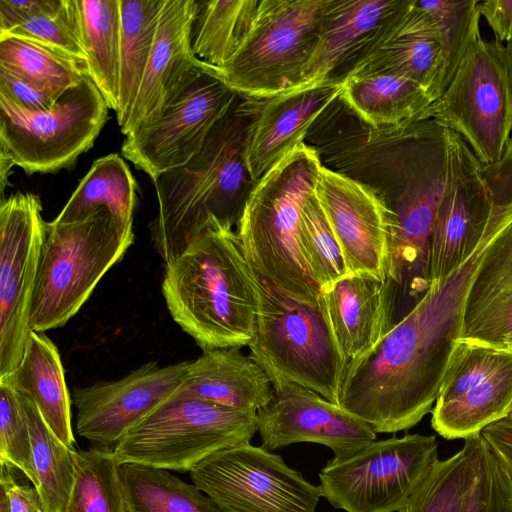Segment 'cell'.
I'll list each match as a JSON object with an SVG mask.
<instances>
[{
	"label": "cell",
	"mask_w": 512,
	"mask_h": 512,
	"mask_svg": "<svg viewBox=\"0 0 512 512\" xmlns=\"http://www.w3.org/2000/svg\"><path fill=\"white\" fill-rule=\"evenodd\" d=\"M470 469L460 512H512V486L481 433L467 437Z\"/></svg>",
	"instance_id": "obj_38"
},
{
	"label": "cell",
	"mask_w": 512,
	"mask_h": 512,
	"mask_svg": "<svg viewBox=\"0 0 512 512\" xmlns=\"http://www.w3.org/2000/svg\"><path fill=\"white\" fill-rule=\"evenodd\" d=\"M29 398L51 431L75 450L71 404L57 346L44 332L31 331L19 366L0 378Z\"/></svg>",
	"instance_id": "obj_26"
},
{
	"label": "cell",
	"mask_w": 512,
	"mask_h": 512,
	"mask_svg": "<svg viewBox=\"0 0 512 512\" xmlns=\"http://www.w3.org/2000/svg\"><path fill=\"white\" fill-rule=\"evenodd\" d=\"M257 411L172 395L128 431L113 447L119 464L190 472L212 454L250 443Z\"/></svg>",
	"instance_id": "obj_7"
},
{
	"label": "cell",
	"mask_w": 512,
	"mask_h": 512,
	"mask_svg": "<svg viewBox=\"0 0 512 512\" xmlns=\"http://www.w3.org/2000/svg\"><path fill=\"white\" fill-rule=\"evenodd\" d=\"M370 73L412 80L436 101L444 92L447 60L439 28L416 0H405L344 68L339 79Z\"/></svg>",
	"instance_id": "obj_19"
},
{
	"label": "cell",
	"mask_w": 512,
	"mask_h": 512,
	"mask_svg": "<svg viewBox=\"0 0 512 512\" xmlns=\"http://www.w3.org/2000/svg\"><path fill=\"white\" fill-rule=\"evenodd\" d=\"M439 460L434 435L373 441L330 460L319 473L321 494L346 512H399Z\"/></svg>",
	"instance_id": "obj_11"
},
{
	"label": "cell",
	"mask_w": 512,
	"mask_h": 512,
	"mask_svg": "<svg viewBox=\"0 0 512 512\" xmlns=\"http://www.w3.org/2000/svg\"><path fill=\"white\" fill-rule=\"evenodd\" d=\"M0 512H11L10 502L7 492L3 486L0 485Z\"/></svg>",
	"instance_id": "obj_50"
},
{
	"label": "cell",
	"mask_w": 512,
	"mask_h": 512,
	"mask_svg": "<svg viewBox=\"0 0 512 512\" xmlns=\"http://www.w3.org/2000/svg\"><path fill=\"white\" fill-rule=\"evenodd\" d=\"M1 465L0 485L7 492L11 512H43L41 500L35 487L18 483L7 464Z\"/></svg>",
	"instance_id": "obj_47"
},
{
	"label": "cell",
	"mask_w": 512,
	"mask_h": 512,
	"mask_svg": "<svg viewBox=\"0 0 512 512\" xmlns=\"http://www.w3.org/2000/svg\"><path fill=\"white\" fill-rule=\"evenodd\" d=\"M494 209L482 164L460 135L449 130L448 176L430 238L429 282L458 267L482 239Z\"/></svg>",
	"instance_id": "obj_15"
},
{
	"label": "cell",
	"mask_w": 512,
	"mask_h": 512,
	"mask_svg": "<svg viewBox=\"0 0 512 512\" xmlns=\"http://www.w3.org/2000/svg\"><path fill=\"white\" fill-rule=\"evenodd\" d=\"M0 67L48 91L56 100L87 77L86 67L30 39L0 37Z\"/></svg>",
	"instance_id": "obj_35"
},
{
	"label": "cell",
	"mask_w": 512,
	"mask_h": 512,
	"mask_svg": "<svg viewBox=\"0 0 512 512\" xmlns=\"http://www.w3.org/2000/svg\"><path fill=\"white\" fill-rule=\"evenodd\" d=\"M503 54L512 86V39L509 42H507L506 46L503 48Z\"/></svg>",
	"instance_id": "obj_49"
},
{
	"label": "cell",
	"mask_w": 512,
	"mask_h": 512,
	"mask_svg": "<svg viewBox=\"0 0 512 512\" xmlns=\"http://www.w3.org/2000/svg\"><path fill=\"white\" fill-rule=\"evenodd\" d=\"M322 293L348 364L369 352L399 321V294L390 279L348 274Z\"/></svg>",
	"instance_id": "obj_22"
},
{
	"label": "cell",
	"mask_w": 512,
	"mask_h": 512,
	"mask_svg": "<svg viewBox=\"0 0 512 512\" xmlns=\"http://www.w3.org/2000/svg\"><path fill=\"white\" fill-rule=\"evenodd\" d=\"M512 336V224L488 250L471 285L463 338L506 347ZM508 348V347H507Z\"/></svg>",
	"instance_id": "obj_25"
},
{
	"label": "cell",
	"mask_w": 512,
	"mask_h": 512,
	"mask_svg": "<svg viewBox=\"0 0 512 512\" xmlns=\"http://www.w3.org/2000/svg\"><path fill=\"white\" fill-rule=\"evenodd\" d=\"M322 164L316 148L296 145L257 180L236 225L242 252L256 273L281 293L310 304L321 291L303 263L297 233Z\"/></svg>",
	"instance_id": "obj_4"
},
{
	"label": "cell",
	"mask_w": 512,
	"mask_h": 512,
	"mask_svg": "<svg viewBox=\"0 0 512 512\" xmlns=\"http://www.w3.org/2000/svg\"><path fill=\"white\" fill-rule=\"evenodd\" d=\"M119 473L126 512H223L198 488L169 470L122 463Z\"/></svg>",
	"instance_id": "obj_32"
},
{
	"label": "cell",
	"mask_w": 512,
	"mask_h": 512,
	"mask_svg": "<svg viewBox=\"0 0 512 512\" xmlns=\"http://www.w3.org/2000/svg\"><path fill=\"white\" fill-rule=\"evenodd\" d=\"M314 192L349 273L386 281L390 270L392 213L385 202L366 184L324 163Z\"/></svg>",
	"instance_id": "obj_16"
},
{
	"label": "cell",
	"mask_w": 512,
	"mask_h": 512,
	"mask_svg": "<svg viewBox=\"0 0 512 512\" xmlns=\"http://www.w3.org/2000/svg\"><path fill=\"white\" fill-rule=\"evenodd\" d=\"M136 203V181L122 157L113 153L93 162L52 221L59 224L79 222L105 207L123 230L133 231Z\"/></svg>",
	"instance_id": "obj_29"
},
{
	"label": "cell",
	"mask_w": 512,
	"mask_h": 512,
	"mask_svg": "<svg viewBox=\"0 0 512 512\" xmlns=\"http://www.w3.org/2000/svg\"><path fill=\"white\" fill-rule=\"evenodd\" d=\"M238 96L217 76L201 71L157 119L125 136L122 156L156 180L199 152Z\"/></svg>",
	"instance_id": "obj_14"
},
{
	"label": "cell",
	"mask_w": 512,
	"mask_h": 512,
	"mask_svg": "<svg viewBox=\"0 0 512 512\" xmlns=\"http://www.w3.org/2000/svg\"><path fill=\"white\" fill-rule=\"evenodd\" d=\"M4 36L33 40L86 67V55L70 14L68 0H63L58 13L26 17L0 33V37Z\"/></svg>",
	"instance_id": "obj_43"
},
{
	"label": "cell",
	"mask_w": 512,
	"mask_h": 512,
	"mask_svg": "<svg viewBox=\"0 0 512 512\" xmlns=\"http://www.w3.org/2000/svg\"><path fill=\"white\" fill-rule=\"evenodd\" d=\"M164 0H121V55L119 102L116 112L121 128L139 93L153 50Z\"/></svg>",
	"instance_id": "obj_33"
},
{
	"label": "cell",
	"mask_w": 512,
	"mask_h": 512,
	"mask_svg": "<svg viewBox=\"0 0 512 512\" xmlns=\"http://www.w3.org/2000/svg\"><path fill=\"white\" fill-rule=\"evenodd\" d=\"M253 105L239 95L199 152L153 181L158 208L150 234L165 264L204 233L210 216L228 227L237 225L255 184L245 161Z\"/></svg>",
	"instance_id": "obj_2"
},
{
	"label": "cell",
	"mask_w": 512,
	"mask_h": 512,
	"mask_svg": "<svg viewBox=\"0 0 512 512\" xmlns=\"http://www.w3.org/2000/svg\"><path fill=\"white\" fill-rule=\"evenodd\" d=\"M74 478L64 512H126L119 463L112 451H73Z\"/></svg>",
	"instance_id": "obj_36"
},
{
	"label": "cell",
	"mask_w": 512,
	"mask_h": 512,
	"mask_svg": "<svg viewBox=\"0 0 512 512\" xmlns=\"http://www.w3.org/2000/svg\"><path fill=\"white\" fill-rule=\"evenodd\" d=\"M504 46L479 32L426 119L462 137L483 164L499 161L512 133V86Z\"/></svg>",
	"instance_id": "obj_10"
},
{
	"label": "cell",
	"mask_w": 512,
	"mask_h": 512,
	"mask_svg": "<svg viewBox=\"0 0 512 512\" xmlns=\"http://www.w3.org/2000/svg\"><path fill=\"white\" fill-rule=\"evenodd\" d=\"M330 0H260L241 48L211 73L241 97L263 100L298 87Z\"/></svg>",
	"instance_id": "obj_8"
},
{
	"label": "cell",
	"mask_w": 512,
	"mask_h": 512,
	"mask_svg": "<svg viewBox=\"0 0 512 512\" xmlns=\"http://www.w3.org/2000/svg\"><path fill=\"white\" fill-rule=\"evenodd\" d=\"M256 298L250 357L272 386L295 383L338 404L348 361L334 333L323 293L300 302L264 281L250 266Z\"/></svg>",
	"instance_id": "obj_5"
},
{
	"label": "cell",
	"mask_w": 512,
	"mask_h": 512,
	"mask_svg": "<svg viewBox=\"0 0 512 512\" xmlns=\"http://www.w3.org/2000/svg\"><path fill=\"white\" fill-rule=\"evenodd\" d=\"M161 289L173 320L202 350L251 342L256 298L250 265L236 231L214 216L203 234L165 264Z\"/></svg>",
	"instance_id": "obj_3"
},
{
	"label": "cell",
	"mask_w": 512,
	"mask_h": 512,
	"mask_svg": "<svg viewBox=\"0 0 512 512\" xmlns=\"http://www.w3.org/2000/svg\"><path fill=\"white\" fill-rule=\"evenodd\" d=\"M190 477L223 512H316L322 496L280 455L250 443L212 454Z\"/></svg>",
	"instance_id": "obj_12"
},
{
	"label": "cell",
	"mask_w": 512,
	"mask_h": 512,
	"mask_svg": "<svg viewBox=\"0 0 512 512\" xmlns=\"http://www.w3.org/2000/svg\"><path fill=\"white\" fill-rule=\"evenodd\" d=\"M273 386L265 371L240 348L203 350L189 361L176 394L225 407L258 411L273 397Z\"/></svg>",
	"instance_id": "obj_24"
},
{
	"label": "cell",
	"mask_w": 512,
	"mask_h": 512,
	"mask_svg": "<svg viewBox=\"0 0 512 512\" xmlns=\"http://www.w3.org/2000/svg\"><path fill=\"white\" fill-rule=\"evenodd\" d=\"M189 361L164 367L143 364L121 379L74 388L76 431L91 443L113 447L134 426L176 393Z\"/></svg>",
	"instance_id": "obj_17"
},
{
	"label": "cell",
	"mask_w": 512,
	"mask_h": 512,
	"mask_svg": "<svg viewBox=\"0 0 512 512\" xmlns=\"http://www.w3.org/2000/svg\"><path fill=\"white\" fill-rule=\"evenodd\" d=\"M343 80L329 78L311 86L253 100L248 126L245 161L252 180H257L296 145L340 97Z\"/></svg>",
	"instance_id": "obj_21"
},
{
	"label": "cell",
	"mask_w": 512,
	"mask_h": 512,
	"mask_svg": "<svg viewBox=\"0 0 512 512\" xmlns=\"http://www.w3.org/2000/svg\"><path fill=\"white\" fill-rule=\"evenodd\" d=\"M2 463L18 468L35 486L26 415L18 392L12 384L4 380H0V464Z\"/></svg>",
	"instance_id": "obj_42"
},
{
	"label": "cell",
	"mask_w": 512,
	"mask_h": 512,
	"mask_svg": "<svg viewBox=\"0 0 512 512\" xmlns=\"http://www.w3.org/2000/svg\"><path fill=\"white\" fill-rule=\"evenodd\" d=\"M342 80L339 101L373 129L403 127L426 120V111L433 103L421 86L399 75L370 73Z\"/></svg>",
	"instance_id": "obj_27"
},
{
	"label": "cell",
	"mask_w": 512,
	"mask_h": 512,
	"mask_svg": "<svg viewBox=\"0 0 512 512\" xmlns=\"http://www.w3.org/2000/svg\"><path fill=\"white\" fill-rule=\"evenodd\" d=\"M510 359V348L461 338L451 356L435 404L467 393Z\"/></svg>",
	"instance_id": "obj_40"
},
{
	"label": "cell",
	"mask_w": 512,
	"mask_h": 512,
	"mask_svg": "<svg viewBox=\"0 0 512 512\" xmlns=\"http://www.w3.org/2000/svg\"><path fill=\"white\" fill-rule=\"evenodd\" d=\"M481 435L507 475L512 486V420L494 422L481 431Z\"/></svg>",
	"instance_id": "obj_46"
},
{
	"label": "cell",
	"mask_w": 512,
	"mask_h": 512,
	"mask_svg": "<svg viewBox=\"0 0 512 512\" xmlns=\"http://www.w3.org/2000/svg\"><path fill=\"white\" fill-rule=\"evenodd\" d=\"M506 418H509V419H511V420H512V408H511V410L509 411V413H508V415H507V417H506Z\"/></svg>",
	"instance_id": "obj_52"
},
{
	"label": "cell",
	"mask_w": 512,
	"mask_h": 512,
	"mask_svg": "<svg viewBox=\"0 0 512 512\" xmlns=\"http://www.w3.org/2000/svg\"><path fill=\"white\" fill-rule=\"evenodd\" d=\"M260 0H197L191 28L194 55L208 72L224 68L244 43Z\"/></svg>",
	"instance_id": "obj_31"
},
{
	"label": "cell",
	"mask_w": 512,
	"mask_h": 512,
	"mask_svg": "<svg viewBox=\"0 0 512 512\" xmlns=\"http://www.w3.org/2000/svg\"><path fill=\"white\" fill-rule=\"evenodd\" d=\"M86 55L87 76L109 109L118 110L121 55V0H68Z\"/></svg>",
	"instance_id": "obj_28"
},
{
	"label": "cell",
	"mask_w": 512,
	"mask_h": 512,
	"mask_svg": "<svg viewBox=\"0 0 512 512\" xmlns=\"http://www.w3.org/2000/svg\"><path fill=\"white\" fill-rule=\"evenodd\" d=\"M102 94L87 76L43 111L0 95V165L28 175L70 167L89 150L108 118Z\"/></svg>",
	"instance_id": "obj_9"
},
{
	"label": "cell",
	"mask_w": 512,
	"mask_h": 512,
	"mask_svg": "<svg viewBox=\"0 0 512 512\" xmlns=\"http://www.w3.org/2000/svg\"><path fill=\"white\" fill-rule=\"evenodd\" d=\"M512 408V359L467 393L432 409L431 426L445 439H465L507 417Z\"/></svg>",
	"instance_id": "obj_30"
},
{
	"label": "cell",
	"mask_w": 512,
	"mask_h": 512,
	"mask_svg": "<svg viewBox=\"0 0 512 512\" xmlns=\"http://www.w3.org/2000/svg\"><path fill=\"white\" fill-rule=\"evenodd\" d=\"M506 347L512 349V336L507 340Z\"/></svg>",
	"instance_id": "obj_51"
},
{
	"label": "cell",
	"mask_w": 512,
	"mask_h": 512,
	"mask_svg": "<svg viewBox=\"0 0 512 512\" xmlns=\"http://www.w3.org/2000/svg\"><path fill=\"white\" fill-rule=\"evenodd\" d=\"M197 0H164L153 50L133 109L120 128L128 135L152 122L205 70L193 53L191 28Z\"/></svg>",
	"instance_id": "obj_20"
},
{
	"label": "cell",
	"mask_w": 512,
	"mask_h": 512,
	"mask_svg": "<svg viewBox=\"0 0 512 512\" xmlns=\"http://www.w3.org/2000/svg\"><path fill=\"white\" fill-rule=\"evenodd\" d=\"M62 6L63 0H0V33L26 17L56 14Z\"/></svg>",
	"instance_id": "obj_45"
},
{
	"label": "cell",
	"mask_w": 512,
	"mask_h": 512,
	"mask_svg": "<svg viewBox=\"0 0 512 512\" xmlns=\"http://www.w3.org/2000/svg\"><path fill=\"white\" fill-rule=\"evenodd\" d=\"M0 95L30 111L47 110L56 101L48 91L1 67Z\"/></svg>",
	"instance_id": "obj_44"
},
{
	"label": "cell",
	"mask_w": 512,
	"mask_h": 512,
	"mask_svg": "<svg viewBox=\"0 0 512 512\" xmlns=\"http://www.w3.org/2000/svg\"><path fill=\"white\" fill-rule=\"evenodd\" d=\"M297 241L307 272L321 292H326L338 280L350 274L315 192L301 210Z\"/></svg>",
	"instance_id": "obj_37"
},
{
	"label": "cell",
	"mask_w": 512,
	"mask_h": 512,
	"mask_svg": "<svg viewBox=\"0 0 512 512\" xmlns=\"http://www.w3.org/2000/svg\"><path fill=\"white\" fill-rule=\"evenodd\" d=\"M405 0H330L297 88L335 78Z\"/></svg>",
	"instance_id": "obj_23"
},
{
	"label": "cell",
	"mask_w": 512,
	"mask_h": 512,
	"mask_svg": "<svg viewBox=\"0 0 512 512\" xmlns=\"http://www.w3.org/2000/svg\"><path fill=\"white\" fill-rule=\"evenodd\" d=\"M508 226L490 221L467 259L432 281L376 346L348 364L339 406L375 433L408 430L432 411L451 356L463 338L471 285L488 250Z\"/></svg>",
	"instance_id": "obj_1"
},
{
	"label": "cell",
	"mask_w": 512,
	"mask_h": 512,
	"mask_svg": "<svg viewBox=\"0 0 512 512\" xmlns=\"http://www.w3.org/2000/svg\"><path fill=\"white\" fill-rule=\"evenodd\" d=\"M436 22L447 60L444 91L475 36L480 32L479 1L416 0Z\"/></svg>",
	"instance_id": "obj_41"
},
{
	"label": "cell",
	"mask_w": 512,
	"mask_h": 512,
	"mask_svg": "<svg viewBox=\"0 0 512 512\" xmlns=\"http://www.w3.org/2000/svg\"><path fill=\"white\" fill-rule=\"evenodd\" d=\"M18 395L28 423L36 478L34 487L43 512H64L74 478V450L51 431L29 398Z\"/></svg>",
	"instance_id": "obj_34"
},
{
	"label": "cell",
	"mask_w": 512,
	"mask_h": 512,
	"mask_svg": "<svg viewBox=\"0 0 512 512\" xmlns=\"http://www.w3.org/2000/svg\"><path fill=\"white\" fill-rule=\"evenodd\" d=\"M133 242V231L123 230L105 207L79 222H48L32 296L31 330L64 326Z\"/></svg>",
	"instance_id": "obj_6"
},
{
	"label": "cell",
	"mask_w": 512,
	"mask_h": 512,
	"mask_svg": "<svg viewBox=\"0 0 512 512\" xmlns=\"http://www.w3.org/2000/svg\"><path fill=\"white\" fill-rule=\"evenodd\" d=\"M471 445L438 460L399 512H460L470 469Z\"/></svg>",
	"instance_id": "obj_39"
},
{
	"label": "cell",
	"mask_w": 512,
	"mask_h": 512,
	"mask_svg": "<svg viewBox=\"0 0 512 512\" xmlns=\"http://www.w3.org/2000/svg\"><path fill=\"white\" fill-rule=\"evenodd\" d=\"M479 11L497 41L507 43L512 39V0L483 1L479 3Z\"/></svg>",
	"instance_id": "obj_48"
},
{
	"label": "cell",
	"mask_w": 512,
	"mask_h": 512,
	"mask_svg": "<svg viewBox=\"0 0 512 512\" xmlns=\"http://www.w3.org/2000/svg\"><path fill=\"white\" fill-rule=\"evenodd\" d=\"M273 390L272 399L257 411V431L269 452L310 442L343 459L376 440L369 424L309 388L286 383Z\"/></svg>",
	"instance_id": "obj_18"
},
{
	"label": "cell",
	"mask_w": 512,
	"mask_h": 512,
	"mask_svg": "<svg viewBox=\"0 0 512 512\" xmlns=\"http://www.w3.org/2000/svg\"><path fill=\"white\" fill-rule=\"evenodd\" d=\"M38 195L18 192L0 204V378L20 364L30 328L32 296L46 236Z\"/></svg>",
	"instance_id": "obj_13"
}]
</instances>
